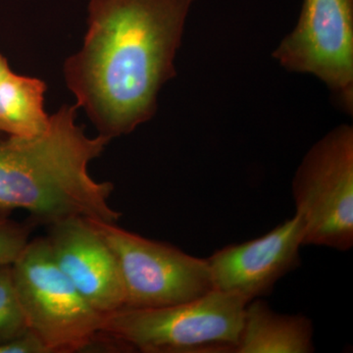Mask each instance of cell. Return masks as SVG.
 I'll return each instance as SVG.
<instances>
[{
  "label": "cell",
  "instance_id": "6da1fadb",
  "mask_svg": "<svg viewBox=\"0 0 353 353\" xmlns=\"http://www.w3.org/2000/svg\"><path fill=\"white\" fill-rule=\"evenodd\" d=\"M196 0H90L81 50L64 78L99 131L112 139L152 119Z\"/></svg>",
  "mask_w": 353,
  "mask_h": 353
},
{
  "label": "cell",
  "instance_id": "7a4b0ae2",
  "mask_svg": "<svg viewBox=\"0 0 353 353\" xmlns=\"http://www.w3.org/2000/svg\"><path fill=\"white\" fill-rule=\"evenodd\" d=\"M78 109L64 104L36 136L0 139V215L24 209L32 223L48 226L75 217L120 219L109 204L113 183L97 182L88 173L111 139L88 137L77 124Z\"/></svg>",
  "mask_w": 353,
  "mask_h": 353
},
{
  "label": "cell",
  "instance_id": "3957f363",
  "mask_svg": "<svg viewBox=\"0 0 353 353\" xmlns=\"http://www.w3.org/2000/svg\"><path fill=\"white\" fill-rule=\"evenodd\" d=\"M246 303L243 297L213 290L163 307H122L104 315L101 334L114 350L234 353Z\"/></svg>",
  "mask_w": 353,
  "mask_h": 353
},
{
  "label": "cell",
  "instance_id": "277c9868",
  "mask_svg": "<svg viewBox=\"0 0 353 353\" xmlns=\"http://www.w3.org/2000/svg\"><path fill=\"white\" fill-rule=\"evenodd\" d=\"M12 273L28 326L48 353L81 352L101 345L104 314L60 270L48 239L30 241L13 262Z\"/></svg>",
  "mask_w": 353,
  "mask_h": 353
},
{
  "label": "cell",
  "instance_id": "5b68a950",
  "mask_svg": "<svg viewBox=\"0 0 353 353\" xmlns=\"http://www.w3.org/2000/svg\"><path fill=\"white\" fill-rule=\"evenodd\" d=\"M303 245L347 252L353 246V128H334L311 146L292 183Z\"/></svg>",
  "mask_w": 353,
  "mask_h": 353
},
{
  "label": "cell",
  "instance_id": "8992f818",
  "mask_svg": "<svg viewBox=\"0 0 353 353\" xmlns=\"http://www.w3.org/2000/svg\"><path fill=\"white\" fill-rule=\"evenodd\" d=\"M88 221L117 259L125 290L123 307H163L214 290L208 260L132 233L117 223Z\"/></svg>",
  "mask_w": 353,
  "mask_h": 353
},
{
  "label": "cell",
  "instance_id": "52a82bcc",
  "mask_svg": "<svg viewBox=\"0 0 353 353\" xmlns=\"http://www.w3.org/2000/svg\"><path fill=\"white\" fill-rule=\"evenodd\" d=\"M273 58L287 71L319 79L352 114L353 0H303L296 27Z\"/></svg>",
  "mask_w": 353,
  "mask_h": 353
},
{
  "label": "cell",
  "instance_id": "ba28073f",
  "mask_svg": "<svg viewBox=\"0 0 353 353\" xmlns=\"http://www.w3.org/2000/svg\"><path fill=\"white\" fill-rule=\"evenodd\" d=\"M304 223L294 213L268 233L216 250L208 259L214 290L243 297L263 299L301 264Z\"/></svg>",
  "mask_w": 353,
  "mask_h": 353
},
{
  "label": "cell",
  "instance_id": "9c48e42d",
  "mask_svg": "<svg viewBox=\"0 0 353 353\" xmlns=\"http://www.w3.org/2000/svg\"><path fill=\"white\" fill-rule=\"evenodd\" d=\"M46 239L55 263L92 307L106 315L125 305L117 259L88 219L50 225Z\"/></svg>",
  "mask_w": 353,
  "mask_h": 353
},
{
  "label": "cell",
  "instance_id": "30bf717a",
  "mask_svg": "<svg viewBox=\"0 0 353 353\" xmlns=\"http://www.w3.org/2000/svg\"><path fill=\"white\" fill-rule=\"evenodd\" d=\"M313 323L303 314H282L263 299L246 303L234 353H312Z\"/></svg>",
  "mask_w": 353,
  "mask_h": 353
},
{
  "label": "cell",
  "instance_id": "8fae6325",
  "mask_svg": "<svg viewBox=\"0 0 353 353\" xmlns=\"http://www.w3.org/2000/svg\"><path fill=\"white\" fill-rule=\"evenodd\" d=\"M46 85L34 77L11 72L0 81V134L7 137H32L48 126L44 110Z\"/></svg>",
  "mask_w": 353,
  "mask_h": 353
},
{
  "label": "cell",
  "instance_id": "7c38bea8",
  "mask_svg": "<svg viewBox=\"0 0 353 353\" xmlns=\"http://www.w3.org/2000/svg\"><path fill=\"white\" fill-rule=\"evenodd\" d=\"M30 331L14 284L12 264L0 266V345Z\"/></svg>",
  "mask_w": 353,
  "mask_h": 353
},
{
  "label": "cell",
  "instance_id": "4fadbf2b",
  "mask_svg": "<svg viewBox=\"0 0 353 353\" xmlns=\"http://www.w3.org/2000/svg\"><path fill=\"white\" fill-rule=\"evenodd\" d=\"M34 223L23 224L0 215V266L12 264L30 241Z\"/></svg>",
  "mask_w": 353,
  "mask_h": 353
},
{
  "label": "cell",
  "instance_id": "5bb4252c",
  "mask_svg": "<svg viewBox=\"0 0 353 353\" xmlns=\"http://www.w3.org/2000/svg\"><path fill=\"white\" fill-rule=\"evenodd\" d=\"M11 72H12V70H11L10 66H9L8 61H7L6 58L0 53V81L3 80Z\"/></svg>",
  "mask_w": 353,
  "mask_h": 353
},
{
  "label": "cell",
  "instance_id": "9a60e30c",
  "mask_svg": "<svg viewBox=\"0 0 353 353\" xmlns=\"http://www.w3.org/2000/svg\"><path fill=\"white\" fill-rule=\"evenodd\" d=\"M1 136H2V134H0V139H1Z\"/></svg>",
  "mask_w": 353,
  "mask_h": 353
}]
</instances>
